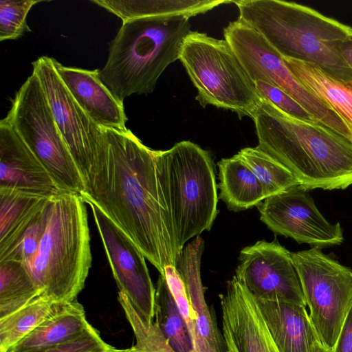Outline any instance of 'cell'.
I'll return each mask as SVG.
<instances>
[{
  "instance_id": "14",
  "label": "cell",
  "mask_w": 352,
  "mask_h": 352,
  "mask_svg": "<svg viewBox=\"0 0 352 352\" xmlns=\"http://www.w3.org/2000/svg\"><path fill=\"white\" fill-rule=\"evenodd\" d=\"M120 292L148 322L155 319V288L145 256L98 207L88 203Z\"/></svg>"
},
{
  "instance_id": "6",
  "label": "cell",
  "mask_w": 352,
  "mask_h": 352,
  "mask_svg": "<svg viewBox=\"0 0 352 352\" xmlns=\"http://www.w3.org/2000/svg\"><path fill=\"white\" fill-rule=\"evenodd\" d=\"M155 157L180 254L187 241L210 230L218 214L214 162L208 151L190 141L155 151Z\"/></svg>"
},
{
  "instance_id": "4",
  "label": "cell",
  "mask_w": 352,
  "mask_h": 352,
  "mask_svg": "<svg viewBox=\"0 0 352 352\" xmlns=\"http://www.w3.org/2000/svg\"><path fill=\"white\" fill-rule=\"evenodd\" d=\"M189 17H146L122 22L111 42L102 82L120 102L133 94H151L171 63L179 59L190 33Z\"/></svg>"
},
{
  "instance_id": "18",
  "label": "cell",
  "mask_w": 352,
  "mask_h": 352,
  "mask_svg": "<svg viewBox=\"0 0 352 352\" xmlns=\"http://www.w3.org/2000/svg\"><path fill=\"white\" fill-rule=\"evenodd\" d=\"M204 241L196 236L182 250L175 268L186 289L194 314L198 352H227L212 309L205 298V290L201 278V259Z\"/></svg>"
},
{
  "instance_id": "35",
  "label": "cell",
  "mask_w": 352,
  "mask_h": 352,
  "mask_svg": "<svg viewBox=\"0 0 352 352\" xmlns=\"http://www.w3.org/2000/svg\"><path fill=\"white\" fill-rule=\"evenodd\" d=\"M333 352H352V305L346 317Z\"/></svg>"
},
{
  "instance_id": "30",
  "label": "cell",
  "mask_w": 352,
  "mask_h": 352,
  "mask_svg": "<svg viewBox=\"0 0 352 352\" xmlns=\"http://www.w3.org/2000/svg\"><path fill=\"white\" fill-rule=\"evenodd\" d=\"M42 1L1 0L0 41L14 40L31 30L27 23L30 9Z\"/></svg>"
},
{
  "instance_id": "3",
  "label": "cell",
  "mask_w": 352,
  "mask_h": 352,
  "mask_svg": "<svg viewBox=\"0 0 352 352\" xmlns=\"http://www.w3.org/2000/svg\"><path fill=\"white\" fill-rule=\"evenodd\" d=\"M240 21L261 35L283 58L315 64L352 80L340 48L352 27L308 6L281 0L233 1Z\"/></svg>"
},
{
  "instance_id": "17",
  "label": "cell",
  "mask_w": 352,
  "mask_h": 352,
  "mask_svg": "<svg viewBox=\"0 0 352 352\" xmlns=\"http://www.w3.org/2000/svg\"><path fill=\"white\" fill-rule=\"evenodd\" d=\"M54 64L60 78L76 102L98 126L104 129H127L123 103L102 82L98 69L87 70L67 67L56 60Z\"/></svg>"
},
{
  "instance_id": "25",
  "label": "cell",
  "mask_w": 352,
  "mask_h": 352,
  "mask_svg": "<svg viewBox=\"0 0 352 352\" xmlns=\"http://www.w3.org/2000/svg\"><path fill=\"white\" fill-rule=\"evenodd\" d=\"M67 304L42 294L20 309L0 319V352H8Z\"/></svg>"
},
{
  "instance_id": "23",
  "label": "cell",
  "mask_w": 352,
  "mask_h": 352,
  "mask_svg": "<svg viewBox=\"0 0 352 352\" xmlns=\"http://www.w3.org/2000/svg\"><path fill=\"white\" fill-rule=\"evenodd\" d=\"M219 199L230 210L257 206L266 197L256 177L237 154L218 163Z\"/></svg>"
},
{
  "instance_id": "22",
  "label": "cell",
  "mask_w": 352,
  "mask_h": 352,
  "mask_svg": "<svg viewBox=\"0 0 352 352\" xmlns=\"http://www.w3.org/2000/svg\"><path fill=\"white\" fill-rule=\"evenodd\" d=\"M50 198L0 187V259L19 243Z\"/></svg>"
},
{
  "instance_id": "10",
  "label": "cell",
  "mask_w": 352,
  "mask_h": 352,
  "mask_svg": "<svg viewBox=\"0 0 352 352\" xmlns=\"http://www.w3.org/2000/svg\"><path fill=\"white\" fill-rule=\"evenodd\" d=\"M223 34L253 82L261 80L283 90L318 122L352 144V135L341 118L296 78L282 56L261 35L239 20L229 23Z\"/></svg>"
},
{
  "instance_id": "12",
  "label": "cell",
  "mask_w": 352,
  "mask_h": 352,
  "mask_svg": "<svg viewBox=\"0 0 352 352\" xmlns=\"http://www.w3.org/2000/svg\"><path fill=\"white\" fill-rule=\"evenodd\" d=\"M309 190L300 185L267 197L258 206L260 219L274 233L319 248L344 240L340 223H331L317 208Z\"/></svg>"
},
{
  "instance_id": "8",
  "label": "cell",
  "mask_w": 352,
  "mask_h": 352,
  "mask_svg": "<svg viewBox=\"0 0 352 352\" xmlns=\"http://www.w3.org/2000/svg\"><path fill=\"white\" fill-rule=\"evenodd\" d=\"M5 119L11 124L63 192L81 195L83 180L55 122L36 76L32 73L16 92Z\"/></svg>"
},
{
  "instance_id": "20",
  "label": "cell",
  "mask_w": 352,
  "mask_h": 352,
  "mask_svg": "<svg viewBox=\"0 0 352 352\" xmlns=\"http://www.w3.org/2000/svg\"><path fill=\"white\" fill-rule=\"evenodd\" d=\"M283 58L296 78L341 118L352 135V80L335 76L311 63Z\"/></svg>"
},
{
  "instance_id": "16",
  "label": "cell",
  "mask_w": 352,
  "mask_h": 352,
  "mask_svg": "<svg viewBox=\"0 0 352 352\" xmlns=\"http://www.w3.org/2000/svg\"><path fill=\"white\" fill-rule=\"evenodd\" d=\"M0 187L49 198L65 192L5 118L0 122Z\"/></svg>"
},
{
  "instance_id": "33",
  "label": "cell",
  "mask_w": 352,
  "mask_h": 352,
  "mask_svg": "<svg viewBox=\"0 0 352 352\" xmlns=\"http://www.w3.org/2000/svg\"><path fill=\"white\" fill-rule=\"evenodd\" d=\"M254 84L261 98L266 100L282 111L300 119L317 122L305 108L279 88L261 80L255 81Z\"/></svg>"
},
{
  "instance_id": "38",
  "label": "cell",
  "mask_w": 352,
  "mask_h": 352,
  "mask_svg": "<svg viewBox=\"0 0 352 352\" xmlns=\"http://www.w3.org/2000/svg\"><path fill=\"white\" fill-rule=\"evenodd\" d=\"M311 352H333L331 350L326 347L324 345L322 344V342H319L317 344L315 347L312 349Z\"/></svg>"
},
{
  "instance_id": "11",
  "label": "cell",
  "mask_w": 352,
  "mask_h": 352,
  "mask_svg": "<svg viewBox=\"0 0 352 352\" xmlns=\"http://www.w3.org/2000/svg\"><path fill=\"white\" fill-rule=\"evenodd\" d=\"M54 60L39 57L32 63V73L39 80L58 129L83 180L104 149V131L76 102L60 78Z\"/></svg>"
},
{
  "instance_id": "27",
  "label": "cell",
  "mask_w": 352,
  "mask_h": 352,
  "mask_svg": "<svg viewBox=\"0 0 352 352\" xmlns=\"http://www.w3.org/2000/svg\"><path fill=\"white\" fill-rule=\"evenodd\" d=\"M155 289L154 321L175 351H191L192 346L186 325L172 296L164 274H160Z\"/></svg>"
},
{
  "instance_id": "31",
  "label": "cell",
  "mask_w": 352,
  "mask_h": 352,
  "mask_svg": "<svg viewBox=\"0 0 352 352\" xmlns=\"http://www.w3.org/2000/svg\"><path fill=\"white\" fill-rule=\"evenodd\" d=\"M51 198L36 214L19 243L6 256L0 259V262L15 261L25 265L33 258L46 229Z\"/></svg>"
},
{
  "instance_id": "13",
  "label": "cell",
  "mask_w": 352,
  "mask_h": 352,
  "mask_svg": "<svg viewBox=\"0 0 352 352\" xmlns=\"http://www.w3.org/2000/svg\"><path fill=\"white\" fill-rule=\"evenodd\" d=\"M235 276L254 298L307 307L291 252L277 241H258L243 248Z\"/></svg>"
},
{
  "instance_id": "32",
  "label": "cell",
  "mask_w": 352,
  "mask_h": 352,
  "mask_svg": "<svg viewBox=\"0 0 352 352\" xmlns=\"http://www.w3.org/2000/svg\"><path fill=\"white\" fill-rule=\"evenodd\" d=\"M164 276L179 312L186 325L192 350L194 352H198V340L195 318L184 283L177 269L173 265L167 266L165 268Z\"/></svg>"
},
{
  "instance_id": "7",
  "label": "cell",
  "mask_w": 352,
  "mask_h": 352,
  "mask_svg": "<svg viewBox=\"0 0 352 352\" xmlns=\"http://www.w3.org/2000/svg\"><path fill=\"white\" fill-rule=\"evenodd\" d=\"M197 90L196 100L250 117L261 101L254 84L226 39L190 31L179 59Z\"/></svg>"
},
{
  "instance_id": "2",
  "label": "cell",
  "mask_w": 352,
  "mask_h": 352,
  "mask_svg": "<svg viewBox=\"0 0 352 352\" xmlns=\"http://www.w3.org/2000/svg\"><path fill=\"white\" fill-rule=\"evenodd\" d=\"M258 147L309 190L352 186V144L322 124L292 116L265 99L250 116Z\"/></svg>"
},
{
  "instance_id": "36",
  "label": "cell",
  "mask_w": 352,
  "mask_h": 352,
  "mask_svg": "<svg viewBox=\"0 0 352 352\" xmlns=\"http://www.w3.org/2000/svg\"><path fill=\"white\" fill-rule=\"evenodd\" d=\"M340 52L343 60L352 69V35L347 37L342 43Z\"/></svg>"
},
{
  "instance_id": "5",
  "label": "cell",
  "mask_w": 352,
  "mask_h": 352,
  "mask_svg": "<svg viewBox=\"0 0 352 352\" xmlns=\"http://www.w3.org/2000/svg\"><path fill=\"white\" fill-rule=\"evenodd\" d=\"M85 203L80 195L69 192L51 198L38 249L25 265L43 294L62 303L75 301L91 265Z\"/></svg>"
},
{
  "instance_id": "9",
  "label": "cell",
  "mask_w": 352,
  "mask_h": 352,
  "mask_svg": "<svg viewBox=\"0 0 352 352\" xmlns=\"http://www.w3.org/2000/svg\"><path fill=\"white\" fill-rule=\"evenodd\" d=\"M291 255L312 324L333 351L352 305V270L316 247Z\"/></svg>"
},
{
  "instance_id": "29",
  "label": "cell",
  "mask_w": 352,
  "mask_h": 352,
  "mask_svg": "<svg viewBox=\"0 0 352 352\" xmlns=\"http://www.w3.org/2000/svg\"><path fill=\"white\" fill-rule=\"evenodd\" d=\"M118 300L135 335V346L140 352H177L169 344L156 322L144 318L125 294L119 292Z\"/></svg>"
},
{
  "instance_id": "28",
  "label": "cell",
  "mask_w": 352,
  "mask_h": 352,
  "mask_svg": "<svg viewBox=\"0 0 352 352\" xmlns=\"http://www.w3.org/2000/svg\"><path fill=\"white\" fill-rule=\"evenodd\" d=\"M237 155L256 177L266 198L300 185L287 168L258 146L243 148Z\"/></svg>"
},
{
  "instance_id": "1",
  "label": "cell",
  "mask_w": 352,
  "mask_h": 352,
  "mask_svg": "<svg viewBox=\"0 0 352 352\" xmlns=\"http://www.w3.org/2000/svg\"><path fill=\"white\" fill-rule=\"evenodd\" d=\"M104 131V148L83 178L80 196L98 207L164 274L167 266H176L179 252L155 151L128 129Z\"/></svg>"
},
{
  "instance_id": "21",
  "label": "cell",
  "mask_w": 352,
  "mask_h": 352,
  "mask_svg": "<svg viewBox=\"0 0 352 352\" xmlns=\"http://www.w3.org/2000/svg\"><path fill=\"white\" fill-rule=\"evenodd\" d=\"M89 324L83 307L76 301L69 302L8 352H43L78 336Z\"/></svg>"
},
{
  "instance_id": "37",
  "label": "cell",
  "mask_w": 352,
  "mask_h": 352,
  "mask_svg": "<svg viewBox=\"0 0 352 352\" xmlns=\"http://www.w3.org/2000/svg\"><path fill=\"white\" fill-rule=\"evenodd\" d=\"M109 352H140V351L134 345L130 348L124 349H116L111 346Z\"/></svg>"
},
{
  "instance_id": "24",
  "label": "cell",
  "mask_w": 352,
  "mask_h": 352,
  "mask_svg": "<svg viewBox=\"0 0 352 352\" xmlns=\"http://www.w3.org/2000/svg\"><path fill=\"white\" fill-rule=\"evenodd\" d=\"M91 2L106 9L123 22L146 17L179 16L188 17L204 14L226 0H92Z\"/></svg>"
},
{
  "instance_id": "34",
  "label": "cell",
  "mask_w": 352,
  "mask_h": 352,
  "mask_svg": "<svg viewBox=\"0 0 352 352\" xmlns=\"http://www.w3.org/2000/svg\"><path fill=\"white\" fill-rule=\"evenodd\" d=\"M111 346L89 324L78 336L43 352H109Z\"/></svg>"
},
{
  "instance_id": "15",
  "label": "cell",
  "mask_w": 352,
  "mask_h": 352,
  "mask_svg": "<svg viewBox=\"0 0 352 352\" xmlns=\"http://www.w3.org/2000/svg\"><path fill=\"white\" fill-rule=\"evenodd\" d=\"M219 298L227 352H280L254 298L235 276Z\"/></svg>"
},
{
  "instance_id": "19",
  "label": "cell",
  "mask_w": 352,
  "mask_h": 352,
  "mask_svg": "<svg viewBox=\"0 0 352 352\" xmlns=\"http://www.w3.org/2000/svg\"><path fill=\"white\" fill-rule=\"evenodd\" d=\"M254 299L280 352H311L321 342L306 306L289 301Z\"/></svg>"
},
{
  "instance_id": "26",
  "label": "cell",
  "mask_w": 352,
  "mask_h": 352,
  "mask_svg": "<svg viewBox=\"0 0 352 352\" xmlns=\"http://www.w3.org/2000/svg\"><path fill=\"white\" fill-rule=\"evenodd\" d=\"M42 294L23 263L15 261L0 262V319Z\"/></svg>"
}]
</instances>
